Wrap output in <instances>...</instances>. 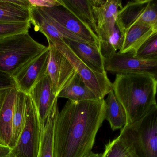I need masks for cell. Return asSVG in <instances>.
<instances>
[{"mask_svg":"<svg viewBox=\"0 0 157 157\" xmlns=\"http://www.w3.org/2000/svg\"><path fill=\"white\" fill-rule=\"evenodd\" d=\"M101 156L102 153H95L91 151L84 157H101Z\"/></svg>","mask_w":157,"mask_h":157,"instance_id":"cell-30","label":"cell"},{"mask_svg":"<svg viewBox=\"0 0 157 157\" xmlns=\"http://www.w3.org/2000/svg\"><path fill=\"white\" fill-rule=\"evenodd\" d=\"M59 112L57 101L50 111L42 131L37 157H54V130Z\"/></svg>","mask_w":157,"mask_h":157,"instance_id":"cell-20","label":"cell"},{"mask_svg":"<svg viewBox=\"0 0 157 157\" xmlns=\"http://www.w3.org/2000/svg\"><path fill=\"white\" fill-rule=\"evenodd\" d=\"M11 152V148L0 144V157H6Z\"/></svg>","mask_w":157,"mask_h":157,"instance_id":"cell-29","label":"cell"},{"mask_svg":"<svg viewBox=\"0 0 157 157\" xmlns=\"http://www.w3.org/2000/svg\"><path fill=\"white\" fill-rule=\"evenodd\" d=\"M93 12L97 25V36L99 49L104 58L109 56V42L116 25L119 8H122L120 0H90Z\"/></svg>","mask_w":157,"mask_h":157,"instance_id":"cell-6","label":"cell"},{"mask_svg":"<svg viewBox=\"0 0 157 157\" xmlns=\"http://www.w3.org/2000/svg\"><path fill=\"white\" fill-rule=\"evenodd\" d=\"M101 157H136L130 141L123 135L105 145Z\"/></svg>","mask_w":157,"mask_h":157,"instance_id":"cell-24","label":"cell"},{"mask_svg":"<svg viewBox=\"0 0 157 157\" xmlns=\"http://www.w3.org/2000/svg\"><path fill=\"white\" fill-rule=\"evenodd\" d=\"M157 78L150 74H117L113 91L124 110L126 125L138 121L157 105Z\"/></svg>","mask_w":157,"mask_h":157,"instance_id":"cell-2","label":"cell"},{"mask_svg":"<svg viewBox=\"0 0 157 157\" xmlns=\"http://www.w3.org/2000/svg\"><path fill=\"white\" fill-rule=\"evenodd\" d=\"M65 98L72 101H96L100 99L83 82L76 72L72 78L61 90L58 98Z\"/></svg>","mask_w":157,"mask_h":157,"instance_id":"cell-19","label":"cell"},{"mask_svg":"<svg viewBox=\"0 0 157 157\" xmlns=\"http://www.w3.org/2000/svg\"><path fill=\"white\" fill-rule=\"evenodd\" d=\"M47 48L34 40L28 32L0 39V72L12 77Z\"/></svg>","mask_w":157,"mask_h":157,"instance_id":"cell-3","label":"cell"},{"mask_svg":"<svg viewBox=\"0 0 157 157\" xmlns=\"http://www.w3.org/2000/svg\"><path fill=\"white\" fill-rule=\"evenodd\" d=\"M16 157V156H15V155H14V154H13V153H12V152H11L10 153L9 155H8V156H7V157Z\"/></svg>","mask_w":157,"mask_h":157,"instance_id":"cell-31","label":"cell"},{"mask_svg":"<svg viewBox=\"0 0 157 157\" xmlns=\"http://www.w3.org/2000/svg\"><path fill=\"white\" fill-rule=\"evenodd\" d=\"M29 94L36 107L44 128L48 114L58 98L53 92L48 72L32 88Z\"/></svg>","mask_w":157,"mask_h":157,"instance_id":"cell-15","label":"cell"},{"mask_svg":"<svg viewBox=\"0 0 157 157\" xmlns=\"http://www.w3.org/2000/svg\"><path fill=\"white\" fill-rule=\"evenodd\" d=\"M105 102V119L110 124L112 130L123 128L126 125L124 110L117 101L113 91L108 94Z\"/></svg>","mask_w":157,"mask_h":157,"instance_id":"cell-22","label":"cell"},{"mask_svg":"<svg viewBox=\"0 0 157 157\" xmlns=\"http://www.w3.org/2000/svg\"><path fill=\"white\" fill-rule=\"evenodd\" d=\"M120 134L132 144L136 157H157V105L138 121L126 125Z\"/></svg>","mask_w":157,"mask_h":157,"instance_id":"cell-4","label":"cell"},{"mask_svg":"<svg viewBox=\"0 0 157 157\" xmlns=\"http://www.w3.org/2000/svg\"><path fill=\"white\" fill-rule=\"evenodd\" d=\"M30 23L34 26L36 31L41 32L46 37L48 42L53 44L64 39L87 43L66 30L38 7L31 6Z\"/></svg>","mask_w":157,"mask_h":157,"instance_id":"cell-13","label":"cell"},{"mask_svg":"<svg viewBox=\"0 0 157 157\" xmlns=\"http://www.w3.org/2000/svg\"><path fill=\"white\" fill-rule=\"evenodd\" d=\"M105 120L104 99L68 101L59 112L54 130V157H84L92 151Z\"/></svg>","mask_w":157,"mask_h":157,"instance_id":"cell-1","label":"cell"},{"mask_svg":"<svg viewBox=\"0 0 157 157\" xmlns=\"http://www.w3.org/2000/svg\"><path fill=\"white\" fill-rule=\"evenodd\" d=\"M65 43L81 60L93 70L107 75L105 70L104 58L100 49L87 43L64 39Z\"/></svg>","mask_w":157,"mask_h":157,"instance_id":"cell-16","label":"cell"},{"mask_svg":"<svg viewBox=\"0 0 157 157\" xmlns=\"http://www.w3.org/2000/svg\"><path fill=\"white\" fill-rule=\"evenodd\" d=\"M138 23L157 27L156 1H131L118 10L116 25L124 36L132 26Z\"/></svg>","mask_w":157,"mask_h":157,"instance_id":"cell-7","label":"cell"},{"mask_svg":"<svg viewBox=\"0 0 157 157\" xmlns=\"http://www.w3.org/2000/svg\"><path fill=\"white\" fill-rule=\"evenodd\" d=\"M31 27L30 22L12 23L0 21V39L22 33H27Z\"/></svg>","mask_w":157,"mask_h":157,"instance_id":"cell-25","label":"cell"},{"mask_svg":"<svg viewBox=\"0 0 157 157\" xmlns=\"http://www.w3.org/2000/svg\"><path fill=\"white\" fill-rule=\"evenodd\" d=\"M33 7L38 8H49L55 6H62L60 0H45V1H31L29 0Z\"/></svg>","mask_w":157,"mask_h":157,"instance_id":"cell-27","label":"cell"},{"mask_svg":"<svg viewBox=\"0 0 157 157\" xmlns=\"http://www.w3.org/2000/svg\"><path fill=\"white\" fill-rule=\"evenodd\" d=\"M43 128L36 107L26 94L25 122L11 152L17 157H37Z\"/></svg>","mask_w":157,"mask_h":157,"instance_id":"cell-5","label":"cell"},{"mask_svg":"<svg viewBox=\"0 0 157 157\" xmlns=\"http://www.w3.org/2000/svg\"><path fill=\"white\" fill-rule=\"evenodd\" d=\"M54 21L79 38L99 48V39L90 28L62 6L39 8Z\"/></svg>","mask_w":157,"mask_h":157,"instance_id":"cell-10","label":"cell"},{"mask_svg":"<svg viewBox=\"0 0 157 157\" xmlns=\"http://www.w3.org/2000/svg\"><path fill=\"white\" fill-rule=\"evenodd\" d=\"M48 43L49 55L47 72L53 92L58 97L61 90L72 78L76 71L64 55L53 44L49 42Z\"/></svg>","mask_w":157,"mask_h":157,"instance_id":"cell-12","label":"cell"},{"mask_svg":"<svg viewBox=\"0 0 157 157\" xmlns=\"http://www.w3.org/2000/svg\"><path fill=\"white\" fill-rule=\"evenodd\" d=\"M31 6L29 0H0V21L29 22Z\"/></svg>","mask_w":157,"mask_h":157,"instance_id":"cell-18","label":"cell"},{"mask_svg":"<svg viewBox=\"0 0 157 157\" xmlns=\"http://www.w3.org/2000/svg\"><path fill=\"white\" fill-rule=\"evenodd\" d=\"M106 72L114 74L143 73L157 78V59H144L139 58L131 54L117 52L104 58Z\"/></svg>","mask_w":157,"mask_h":157,"instance_id":"cell-9","label":"cell"},{"mask_svg":"<svg viewBox=\"0 0 157 157\" xmlns=\"http://www.w3.org/2000/svg\"><path fill=\"white\" fill-rule=\"evenodd\" d=\"M157 33V27L143 24H136L127 32L124 42L118 53L132 54L135 56L141 45L154 34Z\"/></svg>","mask_w":157,"mask_h":157,"instance_id":"cell-17","label":"cell"},{"mask_svg":"<svg viewBox=\"0 0 157 157\" xmlns=\"http://www.w3.org/2000/svg\"><path fill=\"white\" fill-rule=\"evenodd\" d=\"M62 6L89 26L97 36L96 21L90 0H60Z\"/></svg>","mask_w":157,"mask_h":157,"instance_id":"cell-21","label":"cell"},{"mask_svg":"<svg viewBox=\"0 0 157 157\" xmlns=\"http://www.w3.org/2000/svg\"><path fill=\"white\" fill-rule=\"evenodd\" d=\"M26 94L17 91L13 121L12 137L11 148L15 146L25 122Z\"/></svg>","mask_w":157,"mask_h":157,"instance_id":"cell-23","label":"cell"},{"mask_svg":"<svg viewBox=\"0 0 157 157\" xmlns=\"http://www.w3.org/2000/svg\"><path fill=\"white\" fill-rule=\"evenodd\" d=\"M49 48L35 57L19 70L12 78L17 90L29 94L32 88L47 73Z\"/></svg>","mask_w":157,"mask_h":157,"instance_id":"cell-11","label":"cell"},{"mask_svg":"<svg viewBox=\"0 0 157 157\" xmlns=\"http://www.w3.org/2000/svg\"><path fill=\"white\" fill-rule=\"evenodd\" d=\"M17 88L0 92V144L11 147Z\"/></svg>","mask_w":157,"mask_h":157,"instance_id":"cell-14","label":"cell"},{"mask_svg":"<svg viewBox=\"0 0 157 157\" xmlns=\"http://www.w3.org/2000/svg\"><path fill=\"white\" fill-rule=\"evenodd\" d=\"M53 44L70 62L86 86L100 99H104L105 96L113 91V83L107 75L98 73L90 68L73 53L64 39Z\"/></svg>","mask_w":157,"mask_h":157,"instance_id":"cell-8","label":"cell"},{"mask_svg":"<svg viewBox=\"0 0 157 157\" xmlns=\"http://www.w3.org/2000/svg\"><path fill=\"white\" fill-rule=\"evenodd\" d=\"M14 87L16 86L12 77L0 72V91Z\"/></svg>","mask_w":157,"mask_h":157,"instance_id":"cell-28","label":"cell"},{"mask_svg":"<svg viewBox=\"0 0 157 157\" xmlns=\"http://www.w3.org/2000/svg\"><path fill=\"white\" fill-rule=\"evenodd\" d=\"M134 56L144 59H157V33L147 40Z\"/></svg>","mask_w":157,"mask_h":157,"instance_id":"cell-26","label":"cell"},{"mask_svg":"<svg viewBox=\"0 0 157 157\" xmlns=\"http://www.w3.org/2000/svg\"><path fill=\"white\" fill-rule=\"evenodd\" d=\"M2 91V90H1ZM1 91H0V92Z\"/></svg>","mask_w":157,"mask_h":157,"instance_id":"cell-32","label":"cell"}]
</instances>
